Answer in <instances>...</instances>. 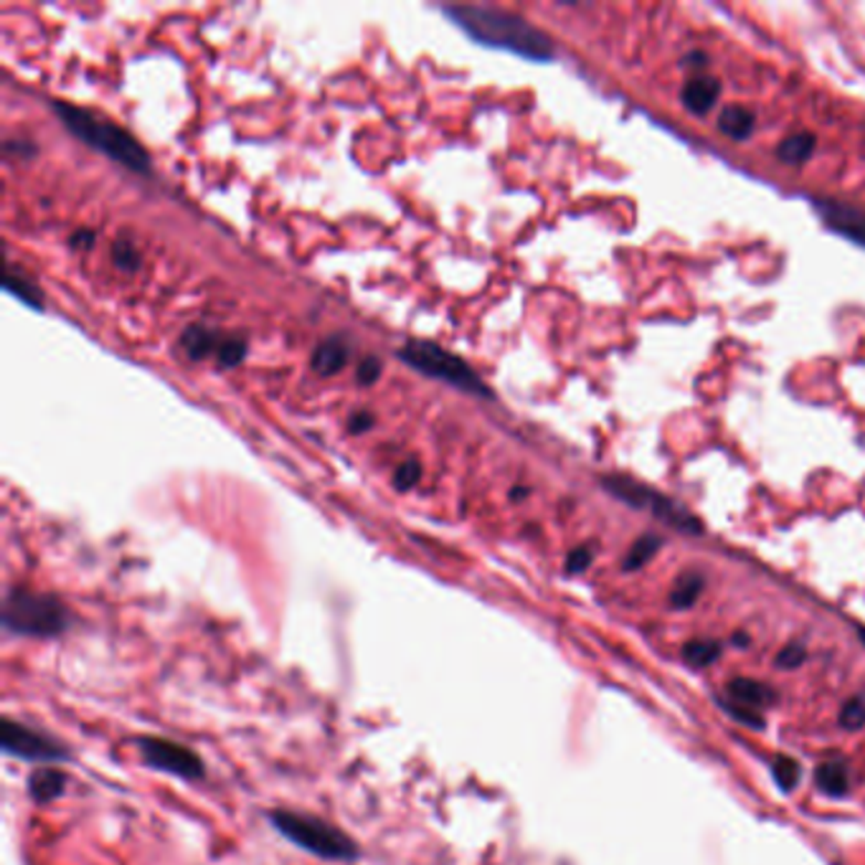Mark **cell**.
I'll list each match as a JSON object with an SVG mask.
<instances>
[{"mask_svg":"<svg viewBox=\"0 0 865 865\" xmlns=\"http://www.w3.org/2000/svg\"><path fill=\"white\" fill-rule=\"evenodd\" d=\"M66 790V777L54 767H41L29 779V792L36 802H51Z\"/></svg>","mask_w":865,"mask_h":865,"instance_id":"cell-11","label":"cell"},{"mask_svg":"<svg viewBox=\"0 0 865 865\" xmlns=\"http://www.w3.org/2000/svg\"><path fill=\"white\" fill-rule=\"evenodd\" d=\"M442 13L477 44L510 51V54L536 59V62H546L553 56L551 39L516 13L485 6H447L442 8Z\"/></svg>","mask_w":865,"mask_h":865,"instance_id":"cell-1","label":"cell"},{"mask_svg":"<svg viewBox=\"0 0 865 865\" xmlns=\"http://www.w3.org/2000/svg\"><path fill=\"white\" fill-rule=\"evenodd\" d=\"M137 747H140L143 753V764L158 769V772L186 779V782H196V779L205 774L201 757L191 747H186V743H178L173 739H158V736H145Z\"/></svg>","mask_w":865,"mask_h":865,"instance_id":"cell-6","label":"cell"},{"mask_svg":"<svg viewBox=\"0 0 865 865\" xmlns=\"http://www.w3.org/2000/svg\"><path fill=\"white\" fill-rule=\"evenodd\" d=\"M399 356L404 358L411 368H416L419 373L432 376V379L452 383V387L470 391V393H477V397H487V393H490L485 389L483 379H479L473 368H470L455 354H450V350L434 346V342L411 340V342H407L404 348H401Z\"/></svg>","mask_w":865,"mask_h":865,"instance_id":"cell-5","label":"cell"},{"mask_svg":"<svg viewBox=\"0 0 865 865\" xmlns=\"http://www.w3.org/2000/svg\"><path fill=\"white\" fill-rule=\"evenodd\" d=\"M820 213L825 217L827 226L841 231L847 239H855L858 244H865V213L847 209L843 203H822Z\"/></svg>","mask_w":865,"mask_h":865,"instance_id":"cell-9","label":"cell"},{"mask_svg":"<svg viewBox=\"0 0 865 865\" xmlns=\"http://www.w3.org/2000/svg\"><path fill=\"white\" fill-rule=\"evenodd\" d=\"M589 563H592V551H589V548H577V551L569 556L567 569L577 573V571H584Z\"/></svg>","mask_w":865,"mask_h":865,"instance_id":"cell-24","label":"cell"},{"mask_svg":"<svg viewBox=\"0 0 865 865\" xmlns=\"http://www.w3.org/2000/svg\"><path fill=\"white\" fill-rule=\"evenodd\" d=\"M777 663H779V667H790V671H792V667H800L804 663V647L802 645L784 647L782 653H779Z\"/></svg>","mask_w":865,"mask_h":865,"instance_id":"cell-23","label":"cell"},{"mask_svg":"<svg viewBox=\"0 0 865 865\" xmlns=\"http://www.w3.org/2000/svg\"><path fill=\"white\" fill-rule=\"evenodd\" d=\"M861 640H863V645H865V630H861Z\"/></svg>","mask_w":865,"mask_h":865,"instance_id":"cell-28","label":"cell"},{"mask_svg":"<svg viewBox=\"0 0 865 865\" xmlns=\"http://www.w3.org/2000/svg\"><path fill=\"white\" fill-rule=\"evenodd\" d=\"M700 592H704V577L696 571H685L678 577V581H675L673 592H671V602L675 610H688V606H693L698 602Z\"/></svg>","mask_w":865,"mask_h":865,"instance_id":"cell-15","label":"cell"},{"mask_svg":"<svg viewBox=\"0 0 865 865\" xmlns=\"http://www.w3.org/2000/svg\"><path fill=\"white\" fill-rule=\"evenodd\" d=\"M815 782L827 798H845L847 790H851V777H847V767L843 761H825V764L817 767Z\"/></svg>","mask_w":865,"mask_h":865,"instance_id":"cell-12","label":"cell"},{"mask_svg":"<svg viewBox=\"0 0 865 865\" xmlns=\"http://www.w3.org/2000/svg\"><path fill=\"white\" fill-rule=\"evenodd\" d=\"M419 475H422V473H419V465H416V462H407V465H401V467H399V473H397V485H399V487H411V485H414L416 479H419Z\"/></svg>","mask_w":865,"mask_h":865,"instance_id":"cell-25","label":"cell"},{"mask_svg":"<svg viewBox=\"0 0 865 865\" xmlns=\"http://www.w3.org/2000/svg\"><path fill=\"white\" fill-rule=\"evenodd\" d=\"M718 97H721V82L714 80V76H696L685 84L681 92L683 107L693 115H706L716 107Z\"/></svg>","mask_w":865,"mask_h":865,"instance_id":"cell-8","label":"cell"},{"mask_svg":"<svg viewBox=\"0 0 865 865\" xmlns=\"http://www.w3.org/2000/svg\"><path fill=\"white\" fill-rule=\"evenodd\" d=\"M6 289H8V293H13L15 297H21L25 305L41 307V295H39V289L33 287L31 282L25 279L23 274L15 272L13 267H8V272H6Z\"/></svg>","mask_w":865,"mask_h":865,"instance_id":"cell-20","label":"cell"},{"mask_svg":"<svg viewBox=\"0 0 865 865\" xmlns=\"http://www.w3.org/2000/svg\"><path fill=\"white\" fill-rule=\"evenodd\" d=\"M718 655H721V645H718V642H714V640H693L683 647L685 663L693 665V667L714 665L718 661Z\"/></svg>","mask_w":865,"mask_h":865,"instance_id":"cell-17","label":"cell"},{"mask_svg":"<svg viewBox=\"0 0 865 865\" xmlns=\"http://www.w3.org/2000/svg\"><path fill=\"white\" fill-rule=\"evenodd\" d=\"M753 125H757V117H753L751 109L741 105L726 107L721 117H718V130L729 135L731 140H747V137L753 133Z\"/></svg>","mask_w":865,"mask_h":865,"instance_id":"cell-13","label":"cell"},{"mask_svg":"<svg viewBox=\"0 0 865 865\" xmlns=\"http://www.w3.org/2000/svg\"><path fill=\"white\" fill-rule=\"evenodd\" d=\"M72 624L66 604L56 597L36 594L29 589H11L3 604V627L11 635L49 640L59 637Z\"/></svg>","mask_w":865,"mask_h":865,"instance_id":"cell-4","label":"cell"},{"mask_svg":"<svg viewBox=\"0 0 865 865\" xmlns=\"http://www.w3.org/2000/svg\"><path fill=\"white\" fill-rule=\"evenodd\" d=\"M267 817L270 825L277 830L282 837H287L299 851L310 853L315 858L350 863L361 855L356 841L348 833H342V830L320 817L307 815V812L272 810Z\"/></svg>","mask_w":865,"mask_h":865,"instance_id":"cell-3","label":"cell"},{"mask_svg":"<svg viewBox=\"0 0 865 865\" xmlns=\"http://www.w3.org/2000/svg\"><path fill=\"white\" fill-rule=\"evenodd\" d=\"M0 741H3L6 753L31 761V764H54V761L68 759V751L62 743H56L41 731L31 729V726L13 721V718H6L3 721V739Z\"/></svg>","mask_w":865,"mask_h":865,"instance_id":"cell-7","label":"cell"},{"mask_svg":"<svg viewBox=\"0 0 865 865\" xmlns=\"http://www.w3.org/2000/svg\"><path fill=\"white\" fill-rule=\"evenodd\" d=\"M221 346H224V340H217L209 330L201 328H191L183 336V348L191 354V358H203L211 350H221Z\"/></svg>","mask_w":865,"mask_h":865,"instance_id":"cell-19","label":"cell"},{"mask_svg":"<svg viewBox=\"0 0 865 865\" xmlns=\"http://www.w3.org/2000/svg\"><path fill=\"white\" fill-rule=\"evenodd\" d=\"M54 109L68 127V133H74L82 143L92 145V148L105 152L107 158L135 170V173H148L150 156L125 127L109 123V119L99 115H92L89 109L68 105V102H54Z\"/></svg>","mask_w":865,"mask_h":865,"instance_id":"cell-2","label":"cell"},{"mask_svg":"<svg viewBox=\"0 0 865 865\" xmlns=\"http://www.w3.org/2000/svg\"><path fill=\"white\" fill-rule=\"evenodd\" d=\"M841 726L847 731H858L865 726V696H853L841 710Z\"/></svg>","mask_w":865,"mask_h":865,"instance_id":"cell-22","label":"cell"},{"mask_svg":"<svg viewBox=\"0 0 865 865\" xmlns=\"http://www.w3.org/2000/svg\"><path fill=\"white\" fill-rule=\"evenodd\" d=\"M772 769H774L777 784L782 787L784 792H792L794 787H798L800 774H802L798 761L790 759V757H779V759H774V767H772Z\"/></svg>","mask_w":865,"mask_h":865,"instance_id":"cell-21","label":"cell"},{"mask_svg":"<svg viewBox=\"0 0 865 865\" xmlns=\"http://www.w3.org/2000/svg\"><path fill=\"white\" fill-rule=\"evenodd\" d=\"M368 422H371V416H366V414H361V416H358V419H356V422H354V424H358V426H356V432H361V430H363V426H366Z\"/></svg>","mask_w":865,"mask_h":865,"instance_id":"cell-27","label":"cell"},{"mask_svg":"<svg viewBox=\"0 0 865 865\" xmlns=\"http://www.w3.org/2000/svg\"><path fill=\"white\" fill-rule=\"evenodd\" d=\"M729 696L734 700V706L757 710L761 706H769L774 700V690L764 683L749 681V678H736L729 685Z\"/></svg>","mask_w":865,"mask_h":865,"instance_id":"cell-10","label":"cell"},{"mask_svg":"<svg viewBox=\"0 0 865 865\" xmlns=\"http://www.w3.org/2000/svg\"><path fill=\"white\" fill-rule=\"evenodd\" d=\"M346 361H348V348L342 346L340 340H328V342H323L318 350H315L313 366L318 373L333 376V373H338L342 366H346Z\"/></svg>","mask_w":865,"mask_h":865,"instance_id":"cell-16","label":"cell"},{"mask_svg":"<svg viewBox=\"0 0 865 865\" xmlns=\"http://www.w3.org/2000/svg\"><path fill=\"white\" fill-rule=\"evenodd\" d=\"M661 546H663V541L657 536H653V534L642 536L640 541H635V546L630 548L627 559H624V569L635 571L640 567H645V563L653 559V556L657 553V548H661Z\"/></svg>","mask_w":865,"mask_h":865,"instance_id":"cell-18","label":"cell"},{"mask_svg":"<svg viewBox=\"0 0 865 865\" xmlns=\"http://www.w3.org/2000/svg\"><path fill=\"white\" fill-rule=\"evenodd\" d=\"M815 145H817V137L812 133L790 135L779 143L777 158L787 162V166H802V162H808L812 152H815Z\"/></svg>","mask_w":865,"mask_h":865,"instance_id":"cell-14","label":"cell"},{"mask_svg":"<svg viewBox=\"0 0 865 865\" xmlns=\"http://www.w3.org/2000/svg\"><path fill=\"white\" fill-rule=\"evenodd\" d=\"M379 373H381V366H379V361H376V358H371V361L358 368V379L366 381V383H371V381L379 379Z\"/></svg>","mask_w":865,"mask_h":865,"instance_id":"cell-26","label":"cell"}]
</instances>
